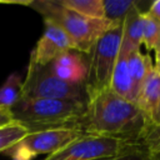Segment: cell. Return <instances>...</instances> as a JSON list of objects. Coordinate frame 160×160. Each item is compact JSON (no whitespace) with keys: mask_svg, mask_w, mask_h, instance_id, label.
Here are the masks:
<instances>
[{"mask_svg":"<svg viewBox=\"0 0 160 160\" xmlns=\"http://www.w3.org/2000/svg\"><path fill=\"white\" fill-rule=\"evenodd\" d=\"M85 114L80 124L84 134H94L142 144L144 121L138 105L109 88L102 90L86 89Z\"/></svg>","mask_w":160,"mask_h":160,"instance_id":"6da1fadb","label":"cell"},{"mask_svg":"<svg viewBox=\"0 0 160 160\" xmlns=\"http://www.w3.org/2000/svg\"><path fill=\"white\" fill-rule=\"evenodd\" d=\"M14 121L28 131L74 128L80 130L85 102L54 99H20L11 109Z\"/></svg>","mask_w":160,"mask_h":160,"instance_id":"7a4b0ae2","label":"cell"},{"mask_svg":"<svg viewBox=\"0 0 160 160\" xmlns=\"http://www.w3.org/2000/svg\"><path fill=\"white\" fill-rule=\"evenodd\" d=\"M44 20L59 25L74 41L76 51L89 55L99 38L115 24L106 19H90L60 5L59 0H41L29 2Z\"/></svg>","mask_w":160,"mask_h":160,"instance_id":"3957f363","label":"cell"},{"mask_svg":"<svg viewBox=\"0 0 160 160\" xmlns=\"http://www.w3.org/2000/svg\"><path fill=\"white\" fill-rule=\"evenodd\" d=\"M86 85H71L51 74L48 65L29 62L20 99H54L86 102Z\"/></svg>","mask_w":160,"mask_h":160,"instance_id":"277c9868","label":"cell"},{"mask_svg":"<svg viewBox=\"0 0 160 160\" xmlns=\"http://www.w3.org/2000/svg\"><path fill=\"white\" fill-rule=\"evenodd\" d=\"M136 145L141 144L111 136L81 134L74 141L46 156L44 160H108L124 154Z\"/></svg>","mask_w":160,"mask_h":160,"instance_id":"5b68a950","label":"cell"},{"mask_svg":"<svg viewBox=\"0 0 160 160\" xmlns=\"http://www.w3.org/2000/svg\"><path fill=\"white\" fill-rule=\"evenodd\" d=\"M122 22L115 24L104 32L89 54L88 90H102L109 88L110 78L120 52Z\"/></svg>","mask_w":160,"mask_h":160,"instance_id":"8992f818","label":"cell"},{"mask_svg":"<svg viewBox=\"0 0 160 160\" xmlns=\"http://www.w3.org/2000/svg\"><path fill=\"white\" fill-rule=\"evenodd\" d=\"M81 134H84L81 130L74 128L29 131L19 142L4 154L15 160H31L38 155L49 156L74 141Z\"/></svg>","mask_w":160,"mask_h":160,"instance_id":"52a82bcc","label":"cell"},{"mask_svg":"<svg viewBox=\"0 0 160 160\" xmlns=\"http://www.w3.org/2000/svg\"><path fill=\"white\" fill-rule=\"evenodd\" d=\"M44 32L32 49L29 61L40 66L49 65L65 51L76 50L74 41L59 25L49 20H44Z\"/></svg>","mask_w":160,"mask_h":160,"instance_id":"ba28073f","label":"cell"},{"mask_svg":"<svg viewBox=\"0 0 160 160\" xmlns=\"http://www.w3.org/2000/svg\"><path fill=\"white\" fill-rule=\"evenodd\" d=\"M135 104L141 111L144 121L142 144L146 146L149 139L155 131L160 112V72L158 70L152 69L145 79Z\"/></svg>","mask_w":160,"mask_h":160,"instance_id":"9c48e42d","label":"cell"},{"mask_svg":"<svg viewBox=\"0 0 160 160\" xmlns=\"http://www.w3.org/2000/svg\"><path fill=\"white\" fill-rule=\"evenodd\" d=\"M58 79L71 85H86L89 78V59L85 54L69 50L58 56L48 65Z\"/></svg>","mask_w":160,"mask_h":160,"instance_id":"30bf717a","label":"cell"},{"mask_svg":"<svg viewBox=\"0 0 160 160\" xmlns=\"http://www.w3.org/2000/svg\"><path fill=\"white\" fill-rule=\"evenodd\" d=\"M145 10H142L139 4L130 10L122 22V36L120 52L124 55H130L135 50H140L142 45V34L145 26Z\"/></svg>","mask_w":160,"mask_h":160,"instance_id":"8fae6325","label":"cell"},{"mask_svg":"<svg viewBox=\"0 0 160 160\" xmlns=\"http://www.w3.org/2000/svg\"><path fill=\"white\" fill-rule=\"evenodd\" d=\"M128 58L129 55H124L119 52L116 64L114 66L110 82H109V89L118 94L119 96L135 102V94H134V88H132V80H131V74L129 70V64H128Z\"/></svg>","mask_w":160,"mask_h":160,"instance_id":"7c38bea8","label":"cell"},{"mask_svg":"<svg viewBox=\"0 0 160 160\" xmlns=\"http://www.w3.org/2000/svg\"><path fill=\"white\" fill-rule=\"evenodd\" d=\"M128 64H129V70L131 74L134 94H135V98H138V94L145 79L148 78L150 71L154 69V61L151 60L149 54H144L141 50H135L129 55Z\"/></svg>","mask_w":160,"mask_h":160,"instance_id":"4fadbf2b","label":"cell"},{"mask_svg":"<svg viewBox=\"0 0 160 160\" xmlns=\"http://www.w3.org/2000/svg\"><path fill=\"white\" fill-rule=\"evenodd\" d=\"M22 79L18 72H11L0 85V108L10 110L21 98Z\"/></svg>","mask_w":160,"mask_h":160,"instance_id":"5bb4252c","label":"cell"},{"mask_svg":"<svg viewBox=\"0 0 160 160\" xmlns=\"http://www.w3.org/2000/svg\"><path fill=\"white\" fill-rule=\"evenodd\" d=\"M60 5L90 19H105L102 0H59Z\"/></svg>","mask_w":160,"mask_h":160,"instance_id":"9a60e30c","label":"cell"},{"mask_svg":"<svg viewBox=\"0 0 160 160\" xmlns=\"http://www.w3.org/2000/svg\"><path fill=\"white\" fill-rule=\"evenodd\" d=\"M104 18L112 24H121L126 15L139 2L132 0H102Z\"/></svg>","mask_w":160,"mask_h":160,"instance_id":"2e32d148","label":"cell"},{"mask_svg":"<svg viewBox=\"0 0 160 160\" xmlns=\"http://www.w3.org/2000/svg\"><path fill=\"white\" fill-rule=\"evenodd\" d=\"M28 132H29L28 129L16 121H12L5 126H1L0 128V152L4 154L16 142H19Z\"/></svg>","mask_w":160,"mask_h":160,"instance_id":"e0dca14e","label":"cell"},{"mask_svg":"<svg viewBox=\"0 0 160 160\" xmlns=\"http://www.w3.org/2000/svg\"><path fill=\"white\" fill-rule=\"evenodd\" d=\"M142 45L148 51H156L160 46V22L145 12V26L142 34Z\"/></svg>","mask_w":160,"mask_h":160,"instance_id":"ac0fdd59","label":"cell"},{"mask_svg":"<svg viewBox=\"0 0 160 160\" xmlns=\"http://www.w3.org/2000/svg\"><path fill=\"white\" fill-rule=\"evenodd\" d=\"M111 160H151V158H150V152L146 146L136 145L132 149L125 151L124 154H121Z\"/></svg>","mask_w":160,"mask_h":160,"instance_id":"d6986e66","label":"cell"},{"mask_svg":"<svg viewBox=\"0 0 160 160\" xmlns=\"http://www.w3.org/2000/svg\"><path fill=\"white\" fill-rule=\"evenodd\" d=\"M158 145H160V112H159L158 125H156L155 131L152 132L151 138L149 139V141H148V144H146V148H148V150H150V149H152V148H155V146H158Z\"/></svg>","mask_w":160,"mask_h":160,"instance_id":"ffe728a7","label":"cell"},{"mask_svg":"<svg viewBox=\"0 0 160 160\" xmlns=\"http://www.w3.org/2000/svg\"><path fill=\"white\" fill-rule=\"evenodd\" d=\"M146 12H148L151 18H154L155 20H158V21L160 22V0L152 1V2L150 4L149 9L146 10Z\"/></svg>","mask_w":160,"mask_h":160,"instance_id":"44dd1931","label":"cell"},{"mask_svg":"<svg viewBox=\"0 0 160 160\" xmlns=\"http://www.w3.org/2000/svg\"><path fill=\"white\" fill-rule=\"evenodd\" d=\"M12 121H14V119H12V115H11L10 110L0 108V128L5 126V125H8Z\"/></svg>","mask_w":160,"mask_h":160,"instance_id":"7402d4cb","label":"cell"},{"mask_svg":"<svg viewBox=\"0 0 160 160\" xmlns=\"http://www.w3.org/2000/svg\"><path fill=\"white\" fill-rule=\"evenodd\" d=\"M149 152H150L151 160H160V145H158V146L150 149Z\"/></svg>","mask_w":160,"mask_h":160,"instance_id":"603a6c76","label":"cell"},{"mask_svg":"<svg viewBox=\"0 0 160 160\" xmlns=\"http://www.w3.org/2000/svg\"><path fill=\"white\" fill-rule=\"evenodd\" d=\"M154 69L160 72V46L155 51V62H154Z\"/></svg>","mask_w":160,"mask_h":160,"instance_id":"cb8c5ba5","label":"cell"},{"mask_svg":"<svg viewBox=\"0 0 160 160\" xmlns=\"http://www.w3.org/2000/svg\"><path fill=\"white\" fill-rule=\"evenodd\" d=\"M112 159H114V158H112ZM108 160H111V159H108Z\"/></svg>","mask_w":160,"mask_h":160,"instance_id":"d4e9b609","label":"cell"}]
</instances>
